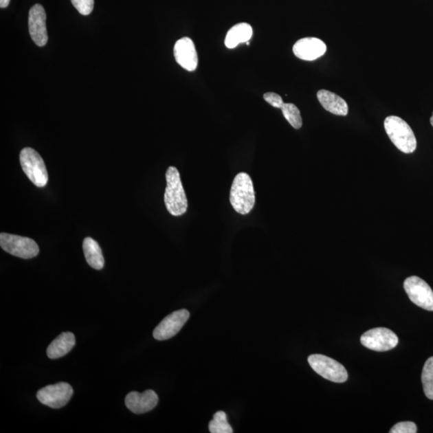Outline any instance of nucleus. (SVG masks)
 Masks as SVG:
<instances>
[{
  "instance_id": "f257e3e1",
  "label": "nucleus",
  "mask_w": 433,
  "mask_h": 433,
  "mask_svg": "<svg viewBox=\"0 0 433 433\" xmlns=\"http://www.w3.org/2000/svg\"><path fill=\"white\" fill-rule=\"evenodd\" d=\"M166 177L167 185L164 200L166 209L173 216H181L186 213L188 201L179 171L175 167H168Z\"/></svg>"
},
{
  "instance_id": "f03ea898",
  "label": "nucleus",
  "mask_w": 433,
  "mask_h": 433,
  "mask_svg": "<svg viewBox=\"0 0 433 433\" xmlns=\"http://www.w3.org/2000/svg\"><path fill=\"white\" fill-rule=\"evenodd\" d=\"M230 201L237 213L248 214L255 204V192L252 178L245 173L234 177L231 186Z\"/></svg>"
},
{
  "instance_id": "7ed1b4c3",
  "label": "nucleus",
  "mask_w": 433,
  "mask_h": 433,
  "mask_svg": "<svg viewBox=\"0 0 433 433\" xmlns=\"http://www.w3.org/2000/svg\"><path fill=\"white\" fill-rule=\"evenodd\" d=\"M384 124L388 137L399 151L412 153L416 151L417 142L415 134L406 120L397 115H389L385 119Z\"/></svg>"
},
{
  "instance_id": "20e7f679",
  "label": "nucleus",
  "mask_w": 433,
  "mask_h": 433,
  "mask_svg": "<svg viewBox=\"0 0 433 433\" xmlns=\"http://www.w3.org/2000/svg\"><path fill=\"white\" fill-rule=\"evenodd\" d=\"M21 167L34 185L45 187L48 182V173L45 162L35 149L24 148L19 155Z\"/></svg>"
},
{
  "instance_id": "39448f33",
  "label": "nucleus",
  "mask_w": 433,
  "mask_h": 433,
  "mask_svg": "<svg viewBox=\"0 0 433 433\" xmlns=\"http://www.w3.org/2000/svg\"><path fill=\"white\" fill-rule=\"evenodd\" d=\"M308 363L322 377L335 383H344L348 378V372L343 365L324 355H311Z\"/></svg>"
},
{
  "instance_id": "423d86ee",
  "label": "nucleus",
  "mask_w": 433,
  "mask_h": 433,
  "mask_svg": "<svg viewBox=\"0 0 433 433\" xmlns=\"http://www.w3.org/2000/svg\"><path fill=\"white\" fill-rule=\"evenodd\" d=\"M0 245L4 252L23 259L36 257L40 252L35 241L19 235L1 233Z\"/></svg>"
},
{
  "instance_id": "0eeeda50",
  "label": "nucleus",
  "mask_w": 433,
  "mask_h": 433,
  "mask_svg": "<svg viewBox=\"0 0 433 433\" xmlns=\"http://www.w3.org/2000/svg\"><path fill=\"white\" fill-rule=\"evenodd\" d=\"M403 288L417 306L433 311V291L425 280L417 276L409 277L404 281Z\"/></svg>"
},
{
  "instance_id": "6e6552de",
  "label": "nucleus",
  "mask_w": 433,
  "mask_h": 433,
  "mask_svg": "<svg viewBox=\"0 0 433 433\" xmlns=\"http://www.w3.org/2000/svg\"><path fill=\"white\" fill-rule=\"evenodd\" d=\"M360 341L365 348L375 351L392 350L399 343L397 335L385 327H377L366 331L361 336Z\"/></svg>"
},
{
  "instance_id": "1a4fd4ad",
  "label": "nucleus",
  "mask_w": 433,
  "mask_h": 433,
  "mask_svg": "<svg viewBox=\"0 0 433 433\" xmlns=\"http://www.w3.org/2000/svg\"><path fill=\"white\" fill-rule=\"evenodd\" d=\"M74 395L71 385L61 382L48 385L37 392V399L41 403L52 408H60L66 406Z\"/></svg>"
},
{
  "instance_id": "9d476101",
  "label": "nucleus",
  "mask_w": 433,
  "mask_h": 433,
  "mask_svg": "<svg viewBox=\"0 0 433 433\" xmlns=\"http://www.w3.org/2000/svg\"><path fill=\"white\" fill-rule=\"evenodd\" d=\"M190 312L182 309L171 313L164 319L155 330L153 337L157 340H166L176 335L190 318Z\"/></svg>"
},
{
  "instance_id": "9b49d317",
  "label": "nucleus",
  "mask_w": 433,
  "mask_h": 433,
  "mask_svg": "<svg viewBox=\"0 0 433 433\" xmlns=\"http://www.w3.org/2000/svg\"><path fill=\"white\" fill-rule=\"evenodd\" d=\"M46 12L41 4H35L29 11V33L38 47L45 46L48 41L46 26Z\"/></svg>"
},
{
  "instance_id": "f8f14e48",
  "label": "nucleus",
  "mask_w": 433,
  "mask_h": 433,
  "mask_svg": "<svg viewBox=\"0 0 433 433\" xmlns=\"http://www.w3.org/2000/svg\"><path fill=\"white\" fill-rule=\"evenodd\" d=\"M326 52L325 43L315 37L302 38L293 47V54L298 59L313 61L319 59Z\"/></svg>"
},
{
  "instance_id": "ddd939ff",
  "label": "nucleus",
  "mask_w": 433,
  "mask_h": 433,
  "mask_svg": "<svg viewBox=\"0 0 433 433\" xmlns=\"http://www.w3.org/2000/svg\"><path fill=\"white\" fill-rule=\"evenodd\" d=\"M175 60L178 65L183 69L189 71H194L199 65V57L195 43L190 38L184 37L177 41L175 43Z\"/></svg>"
},
{
  "instance_id": "4468645a",
  "label": "nucleus",
  "mask_w": 433,
  "mask_h": 433,
  "mask_svg": "<svg viewBox=\"0 0 433 433\" xmlns=\"http://www.w3.org/2000/svg\"><path fill=\"white\" fill-rule=\"evenodd\" d=\"M157 395L153 390H147L143 393L132 392L125 397L126 407L135 414H143L151 411L157 406Z\"/></svg>"
},
{
  "instance_id": "2eb2a0df",
  "label": "nucleus",
  "mask_w": 433,
  "mask_h": 433,
  "mask_svg": "<svg viewBox=\"0 0 433 433\" xmlns=\"http://www.w3.org/2000/svg\"><path fill=\"white\" fill-rule=\"evenodd\" d=\"M317 98L322 107L329 113L337 115H348V104L340 96L330 91L322 89L318 91Z\"/></svg>"
},
{
  "instance_id": "dca6fc26",
  "label": "nucleus",
  "mask_w": 433,
  "mask_h": 433,
  "mask_svg": "<svg viewBox=\"0 0 433 433\" xmlns=\"http://www.w3.org/2000/svg\"><path fill=\"white\" fill-rule=\"evenodd\" d=\"M75 344V335L71 332H64L48 346L47 355L52 359L63 357L70 353Z\"/></svg>"
},
{
  "instance_id": "f3484780",
  "label": "nucleus",
  "mask_w": 433,
  "mask_h": 433,
  "mask_svg": "<svg viewBox=\"0 0 433 433\" xmlns=\"http://www.w3.org/2000/svg\"><path fill=\"white\" fill-rule=\"evenodd\" d=\"M253 36L252 27L247 23H240L231 27L226 34L225 45L226 47L234 48L239 43H247Z\"/></svg>"
},
{
  "instance_id": "a211bd4d",
  "label": "nucleus",
  "mask_w": 433,
  "mask_h": 433,
  "mask_svg": "<svg viewBox=\"0 0 433 433\" xmlns=\"http://www.w3.org/2000/svg\"><path fill=\"white\" fill-rule=\"evenodd\" d=\"M83 250L87 263L91 267L101 269L104 266V258L100 245L91 238H85L83 242Z\"/></svg>"
},
{
  "instance_id": "6ab92c4d",
  "label": "nucleus",
  "mask_w": 433,
  "mask_h": 433,
  "mask_svg": "<svg viewBox=\"0 0 433 433\" xmlns=\"http://www.w3.org/2000/svg\"><path fill=\"white\" fill-rule=\"evenodd\" d=\"M421 380L425 396L433 399V356L428 359L423 366Z\"/></svg>"
},
{
  "instance_id": "aec40b11",
  "label": "nucleus",
  "mask_w": 433,
  "mask_h": 433,
  "mask_svg": "<svg viewBox=\"0 0 433 433\" xmlns=\"http://www.w3.org/2000/svg\"><path fill=\"white\" fill-rule=\"evenodd\" d=\"M211 433H232V428L230 425L226 414L223 411L216 412L213 420L209 423Z\"/></svg>"
},
{
  "instance_id": "412c9836",
  "label": "nucleus",
  "mask_w": 433,
  "mask_h": 433,
  "mask_svg": "<svg viewBox=\"0 0 433 433\" xmlns=\"http://www.w3.org/2000/svg\"><path fill=\"white\" fill-rule=\"evenodd\" d=\"M284 118L296 129H300L302 125L300 111L293 104L284 103L281 109Z\"/></svg>"
},
{
  "instance_id": "4be33fe9",
  "label": "nucleus",
  "mask_w": 433,
  "mask_h": 433,
  "mask_svg": "<svg viewBox=\"0 0 433 433\" xmlns=\"http://www.w3.org/2000/svg\"><path fill=\"white\" fill-rule=\"evenodd\" d=\"M71 2L83 16H89L93 11L94 0H71Z\"/></svg>"
},
{
  "instance_id": "5701e85b",
  "label": "nucleus",
  "mask_w": 433,
  "mask_h": 433,
  "mask_svg": "<svg viewBox=\"0 0 433 433\" xmlns=\"http://www.w3.org/2000/svg\"><path fill=\"white\" fill-rule=\"evenodd\" d=\"M391 433H416L417 432V427L415 423L406 421L399 422L395 425L392 430H390Z\"/></svg>"
},
{
  "instance_id": "b1692460",
  "label": "nucleus",
  "mask_w": 433,
  "mask_h": 433,
  "mask_svg": "<svg viewBox=\"0 0 433 433\" xmlns=\"http://www.w3.org/2000/svg\"><path fill=\"white\" fill-rule=\"evenodd\" d=\"M263 98L267 102L274 108L282 109L284 104L281 96L274 93H267L263 95Z\"/></svg>"
},
{
  "instance_id": "393cba45",
  "label": "nucleus",
  "mask_w": 433,
  "mask_h": 433,
  "mask_svg": "<svg viewBox=\"0 0 433 433\" xmlns=\"http://www.w3.org/2000/svg\"><path fill=\"white\" fill-rule=\"evenodd\" d=\"M10 2H11V0H0V8H6Z\"/></svg>"
},
{
  "instance_id": "a878e982",
  "label": "nucleus",
  "mask_w": 433,
  "mask_h": 433,
  "mask_svg": "<svg viewBox=\"0 0 433 433\" xmlns=\"http://www.w3.org/2000/svg\"><path fill=\"white\" fill-rule=\"evenodd\" d=\"M430 122H431V124L432 125V127H433V113H432V117L430 118Z\"/></svg>"
}]
</instances>
